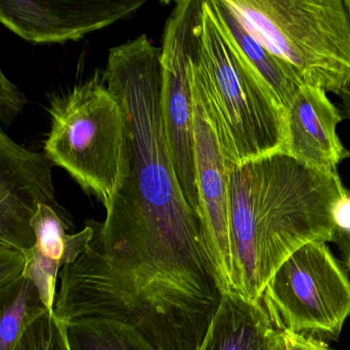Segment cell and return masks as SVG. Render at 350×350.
<instances>
[{"mask_svg":"<svg viewBox=\"0 0 350 350\" xmlns=\"http://www.w3.org/2000/svg\"><path fill=\"white\" fill-rule=\"evenodd\" d=\"M193 153L200 217L224 288L232 293V261L228 219V168L213 127L191 88Z\"/></svg>","mask_w":350,"mask_h":350,"instance_id":"obj_9","label":"cell"},{"mask_svg":"<svg viewBox=\"0 0 350 350\" xmlns=\"http://www.w3.org/2000/svg\"><path fill=\"white\" fill-rule=\"evenodd\" d=\"M285 110L288 155L325 171H337L350 158L337 133L342 113L324 90L302 84Z\"/></svg>","mask_w":350,"mask_h":350,"instance_id":"obj_10","label":"cell"},{"mask_svg":"<svg viewBox=\"0 0 350 350\" xmlns=\"http://www.w3.org/2000/svg\"><path fill=\"white\" fill-rule=\"evenodd\" d=\"M35 236L33 252L59 267L74 262L83 253L92 236V228L86 225L81 232L67 234L72 229L61 216L46 205H39L31 220Z\"/></svg>","mask_w":350,"mask_h":350,"instance_id":"obj_14","label":"cell"},{"mask_svg":"<svg viewBox=\"0 0 350 350\" xmlns=\"http://www.w3.org/2000/svg\"><path fill=\"white\" fill-rule=\"evenodd\" d=\"M43 153L108 207L124 168L125 121L106 80L96 74L49 99Z\"/></svg>","mask_w":350,"mask_h":350,"instance_id":"obj_4","label":"cell"},{"mask_svg":"<svg viewBox=\"0 0 350 350\" xmlns=\"http://www.w3.org/2000/svg\"><path fill=\"white\" fill-rule=\"evenodd\" d=\"M283 333V332H282ZM287 350H333L324 342L314 337L283 333Z\"/></svg>","mask_w":350,"mask_h":350,"instance_id":"obj_19","label":"cell"},{"mask_svg":"<svg viewBox=\"0 0 350 350\" xmlns=\"http://www.w3.org/2000/svg\"><path fill=\"white\" fill-rule=\"evenodd\" d=\"M224 2L304 84L336 95L349 84L350 20L343 0Z\"/></svg>","mask_w":350,"mask_h":350,"instance_id":"obj_3","label":"cell"},{"mask_svg":"<svg viewBox=\"0 0 350 350\" xmlns=\"http://www.w3.org/2000/svg\"><path fill=\"white\" fill-rule=\"evenodd\" d=\"M341 99V113H342L343 119H349L350 121V82L349 84L341 90L338 95Z\"/></svg>","mask_w":350,"mask_h":350,"instance_id":"obj_21","label":"cell"},{"mask_svg":"<svg viewBox=\"0 0 350 350\" xmlns=\"http://www.w3.org/2000/svg\"><path fill=\"white\" fill-rule=\"evenodd\" d=\"M260 303L281 332L336 340L350 316L349 273L327 242H308L273 273Z\"/></svg>","mask_w":350,"mask_h":350,"instance_id":"obj_5","label":"cell"},{"mask_svg":"<svg viewBox=\"0 0 350 350\" xmlns=\"http://www.w3.org/2000/svg\"><path fill=\"white\" fill-rule=\"evenodd\" d=\"M53 164L43 152L32 151L10 139L0 121V246L25 255L35 245L31 220L39 205L53 208L73 227L55 199Z\"/></svg>","mask_w":350,"mask_h":350,"instance_id":"obj_7","label":"cell"},{"mask_svg":"<svg viewBox=\"0 0 350 350\" xmlns=\"http://www.w3.org/2000/svg\"><path fill=\"white\" fill-rule=\"evenodd\" d=\"M189 74L228 168L286 153L285 108L234 42L212 0H202L196 18Z\"/></svg>","mask_w":350,"mask_h":350,"instance_id":"obj_2","label":"cell"},{"mask_svg":"<svg viewBox=\"0 0 350 350\" xmlns=\"http://www.w3.org/2000/svg\"><path fill=\"white\" fill-rule=\"evenodd\" d=\"M14 350H70L66 325L47 310L25 331Z\"/></svg>","mask_w":350,"mask_h":350,"instance_id":"obj_16","label":"cell"},{"mask_svg":"<svg viewBox=\"0 0 350 350\" xmlns=\"http://www.w3.org/2000/svg\"><path fill=\"white\" fill-rule=\"evenodd\" d=\"M25 262L23 253L0 246V287L22 275Z\"/></svg>","mask_w":350,"mask_h":350,"instance_id":"obj_18","label":"cell"},{"mask_svg":"<svg viewBox=\"0 0 350 350\" xmlns=\"http://www.w3.org/2000/svg\"><path fill=\"white\" fill-rule=\"evenodd\" d=\"M49 310L35 284L20 275L0 287V350H14L25 331Z\"/></svg>","mask_w":350,"mask_h":350,"instance_id":"obj_13","label":"cell"},{"mask_svg":"<svg viewBox=\"0 0 350 350\" xmlns=\"http://www.w3.org/2000/svg\"><path fill=\"white\" fill-rule=\"evenodd\" d=\"M24 94L6 77L0 68V121L10 123L24 109Z\"/></svg>","mask_w":350,"mask_h":350,"instance_id":"obj_17","label":"cell"},{"mask_svg":"<svg viewBox=\"0 0 350 350\" xmlns=\"http://www.w3.org/2000/svg\"><path fill=\"white\" fill-rule=\"evenodd\" d=\"M345 1V8H347V14H349L350 20V0H343Z\"/></svg>","mask_w":350,"mask_h":350,"instance_id":"obj_22","label":"cell"},{"mask_svg":"<svg viewBox=\"0 0 350 350\" xmlns=\"http://www.w3.org/2000/svg\"><path fill=\"white\" fill-rule=\"evenodd\" d=\"M145 0H0V23L25 40H78L139 10Z\"/></svg>","mask_w":350,"mask_h":350,"instance_id":"obj_8","label":"cell"},{"mask_svg":"<svg viewBox=\"0 0 350 350\" xmlns=\"http://www.w3.org/2000/svg\"><path fill=\"white\" fill-rule=\"evenodd\" d=\"M197 350H287L260 302L226 293Z\"/></svg>","mask_w":350,"mask_h":350,"instance_id":"obj_11","label":"cell"},{"mask_svg":"<svg viewBox=\"0 0 350 350\" xmlns=\"http://www.w3.org/2000/svg\"><path fill=\"white\" fill-rule=\"evenodd\" d=\"M202 0L175 2L161 47L162 113L166 143L185 201L200 216L193 153V105L189 60Z\"/></svg>","mask_w":350,"mask_h":350,"instance_id":"obj_6","label":"cell"},{"mask_svg":"<svg viewBox=\"0 0 350 350\" xmlns=\"http://www.w3.org/2000/svg\"><path fill=\"white\" fill-rule=\"evenodd\" d=\"M66 334L70 350H157L135 327L113 318H77Z\"/></svg>","mask_w":350,"mask_h":350,"instance_id":"obj_15","label":"cell"},{"mask_svg":"<svg viewBox=\"0 0 350 350\" xmlns=\"http://www.w3.org/2000/svg\"><path fill=\"white\" fill-rule=\"evenodd\" d=\"M333 242L337 245L343 259V265L350 273V228L338 226Z\"/></svg>","mask_w":350,"mask_h":350,"instance_id":"obj_20","label":"cell"},{"mask_svg":"<svg viewBox=\"0 0 350 350\" xmlns=\"http://www.w3.org/2000/svg\"><path fill=\"white\" fill-rule=\"evenodd\" d=\"M228 168L232 293L260 302L292 253L333 242L349 195L338 171L310 168L282 152Z\"/></svg>","mask_w":350,"mask_h":350,"instance_id":"obj_1","label":"cell"},{"mask_svg":"<svg viewBox=\"0 0 350 350\" xmlns=\"http://www.w3.org/2000/svg\"><path fill=\"white\" fill-rule=\"evenodd\" d=\"M212 3L234 42L286 108L304 82L289 64L273 55L251 35L224 0H212Z\"/></svg>","mask_w":350,"mask_h":350,"instance_id":"obj_12","label":"cell"}]
</instances>
